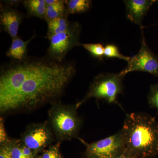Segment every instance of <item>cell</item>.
Wrapping results in <instances>:
<instances>
[{
	"mask_svg": "<svg viewBox=\"0 0 158 158\" xmlns=\"http://www.w3.org/2000/svg\"><path fill=\"white\" fill-rule=\"evenodd\" d=\"M127 18L132 22L142 27V22L150 8L156 1L154 0H126Z\"/></svg>",
	"mask_w": 158,
	"mask_h": 158,
	"instance_id": "9c48e42d",
	"label": "cell"
},
{
	"mask_svg": "<svg viewBox=\"0 0 158 158\" xmlns=\"http://www.w3.org/2000/svg\"><path fill=\"white\" fill-rule=\"evenodd\" d=\"M23 2L30 15L45 19L47 7L45 0H25Z\"/></svg>",
	"mask_w": 158,
	"mask_h": 158,
	"instance_id": "7c38bea8",
	"label": "cell"
},
{
	"mask_svg": "<svg viewBox=\"0 0 158 158\" xmlns=\"http://www.w3.org/2000/svg\"><path fill=\"white\" fill-rule=\"evenodd\" d=\"M64 1L59 0L53 5L47 6L45 20L47 21L67 16Z\"/></svg>",
	"mask_w": 158,
	"mask_h": 158,
	"instance_id": "9a60e30c",
	"label": "cell"
},
{
	"mask_svg": "<svg viewBox=\"0 0 158 158\" xmlns=\"http://www.w3.org/2000/svg\"><path fill=\"white\" fill-rule=\"evenodd\" d=\"M127 62V67L119 73L122 76L124 77L131 72L141 71L158 77L157 57L148 48L143 34L140 50L135 56L131 57Z\"/></svg>",
	"mask_w": 158,
	"mask_h": 158,
	"instance_id": "ba28073f",
	"label": "cell"
},
{
	"mask_svg": "<svg viewBox=\"0 0 158 158\" xmlns=\"http://www.w3.org/2000/svg\"><path fill=\"white\" fill-rule=\"evenodd\" d=\"M22 17L18 11L9 7L1 8L0 23L3 30L12 39L18 37Z\"/></svg>",
	"mask_w": 158,
	"mask_h": 158,
	"instance_id": "30bf717a",
	"label": "cell"
},
{
	"mask_svg": "<svg viewBox=\"0 0 158 158\" xmlns=\"http://www.w3.org/2000/svg\"><path fill=\"white\" fill-rule=\"evenodd\" d=\"M104 56L108 58H116L128 62L131 57L126 56L120 53L118 47L113 44H107L105 47Z\"/></svg>",
	"mask_w": 158,
	"mask_h": 158,
	"instance_id": "2e32d148",
	"label": "cell"
},
{
	"mask_svg": "<svg viewBox=\"0 0 158 158\" xmlns=\"http://www.w3.org/2000/svg\"><path fill=\"white\" fill-rule=\"evenodd\" d=\"M58 1L59 0H45V2L47 6H49L57 3Z\"/></svg>",
	"mask_w": 158,
	"mask_h": 158,
	"instance_id": "603a6c76",
	"label": "cell"
},
{
	"mask_svg": "<svg viewBox=\"0 0 158 158\" xmlns=\"http://www.w3.org/2000/svg\"><path fill=\"white\" fill-rule=\"evenodd\" d=\"M48 25L47 37L66 31L70 27L71 23L67 16L59 17L47 21Z\"/></svg>",
	"mask_w": 158,
	"mask_h": 158,
	"instance_id": "4fadbf2b",
	"label": "cell"
},
{
	"mask_svg": "<svg viewBox=\"0 0 158 158\" xmlns=\"http://www.w3.org/2000/svg\"><path fill=\"white\" fill-rule=\"evenodd\" d=\"M113 158H133V157L124 150L123 152L121 153Z\"/></svg>",
	"mask_w": 158,
	"mask_h": 158,
	"instance_id": "7402d4cb",
	"label": "cell"
},
{
	"mask_svg": "<svg viewBox=\"0 0 158 158\" xmlns=\"http://www.w3.org/2000/svg\"><path fill=\"white\" fill-rule=\"evenodd\" d=\"M61 142L58 141L56 144H52L47 149L42 152L40 158H62L60 152Z\"/></svg>",
	"mask_w": 158,
	"mask_h": 158,
	"instance_id": "ac0fdd59",
	"label": "cell"
},
{
	"mask_svg": "<svg viewBox=\"0 0 158 158\" xmlns=\"http://www.w3.org/2000/svg\"><path fill=\"white\" fill-rule=\"evenodd\" d=\"M71 62L26 59L1 69V114L31 110L62 95L76 73Z\"/></svg>",
	"mask_w": 158,
	"mask_h": 158,
	"instance_id": "6da1fadb",
	"label": "cell"
},
{
	"mask_svg": "<svg viewBox=\"0 0 158 158\" xmlns=\"http://www.w3.org/2000/svg\"><path fill=\"white\" fill-rule=\"evenodd\" d=\"M12 139H9L0 148V158H12L11 155V146Z\"/></svg>",
	"mask_w": 158,
	"mask_h": 158,
	"instance_id": "44dd1931",
	"label": "cell"
},
{
	"mask_svg": "<svg viewBox=\"0 0 158 158\" xmlns=\"http://www.w3.org/2000/svg\"><path fill=\"white\" fill-rule=\"evenodd\" d=\"M20 140L37 154L52 145L55 137L48 121L29 124L22 134Z\"/></svg>",
	"mask_w": 158,
	"mask_h": 158,
	"instance_id": "8992f818",
	"label": "cell"
},
{
	"mask_svg": "<svg viewBox=\"0 0 158 158\" xmlns=\"http://www.w3.org/2000/svg\"><path fill=\"white\" fill-rule=\"evenodd\" d=\"M148 100L150 106L156 109L158 112V83L150 86Z\"/></svg>",
	"mask_w": 158,
	"mask_h": 158,
	"instance_id": "ffe728a7",
	"label": "cell"
},
{
	"mask_svg": "<svg viewBox=\"0 0 158 158\" xmlns=\"http://www.w3.org/2000/svg\"><path fill=\"white\" fill-rule=\"evenodd\" d=\"M35 36L34 35L27 41H24L18 37L12 39L11 46L6 52V56L16 61H22L26 59L28 45Z\"/></svg>",
	"mask_w": 158,
	"mask_h": 158,
	"instance_id": "8fae6325",
	"label": "cell"
},
{
	"mask_svg": "<svg viewBox=\"0 0 158 158\" xmlns=\"http://www.w3.org/2000/svg\"><path fill=\"white\" fill-rule=\"evenodd\" d=\"M82 46L92 56L100 60L104 56L105 47L101 44H84Z\"/></svg>",
	"mask_w": 158,
	"mask_h": 158,
	"instance_id": "e0dca14e",
	"label": "cell"
},
{
	"mask_svg": "<svg viewBox=\"0 0 158 158\" xmlns=\"http://www.w3.org/2000/svg\"><path fill=\"white\" fill-rule=\"evenodd\" d=\"M81 29L78 23H72L66 31L49 37L48 58L57 62H63L69 51L80 45L79 39Z\"/></svg>",
	"mask_w": 158,
	"mask_h": 158,
	"instance_id": "5b68a950",
	"label": "cell"
},
{
	"mask_svg": "<svg viewBox=\"0 0 158 158\" xmlns=\"http://www.w3.org/2000/svg\"><path fill=\"white\" fill-rule=\"evenodd\" d=\"M124 150L133 158H151L158 155V122L145 113L127 114L121 130Z\"/></svg>",
	"mask_w": 158,
	"mask_h": 158,
	"instance_id": "7a4b0ae2",
	"label": "cell"
},
{
	"mask_svg": "<svg viewBox=\"0 0 158 158\" xmlns=\"http://www.w3.org/2000/svg\"><path fill=\"white\" fill-rule=\"evenodd\" d=\"M23 144L20 139H12L11 152L12 158H28L23 150Z\"/></svg>",
	"mask_w": 158,
	"mask_h": 158,
	"instance_id": "d6986e66",
	"label": "cell"
},
{
	"mask_svg": "<svg viewBox=\"0 0 158 158\" xmlns=\"http://www.w3.org/2000/svg\"><path fill=\"white\" fill-rule=\"evenodd\" d=\"M64 3L67 14H79L90 9L92 2L90 0H65Z\"/></svg>",
	"mask_w": 158,
	"mask_h": 158,
	"instance_id": "5bb4252c",
	"label": "cell"
},
{
	"mask_svg": "<svg viewBox=\"0 0 158 158\" xmlns=\"http://www.w3.org/2000/svg\"><path fill=\"white\" fill-rule=\"evenodd\" d=\"M123 78L119 73H102L97 76L90 84L86 96L76 104L77 108L91 98L118 105L117 97L123 90Z\"/></svg>",
	"mask_w": 158,
	"mask_h": 158,
	"instance_id": "277c9868",
	"label": "cell"
},
{
	"mask_svg": "<svg viewBox=\"0 0 158 158\" xmlns=\"http://www.w3.org/2000/svg\"><path fill=\"white\" fill-rule=\"evenodd\" d=\"M75 105L53 102L48 111V122L58 141L78 138L83 121Z\"/></svg>",
	"mask_w": 158,
	"mask_h": 158,
	"instance_id": "3957f363",
	"label": "cell"
},
{
	"mask_svg": "<svg viewBox=\"0 0 158 158\" xmlns=\"http://www.w3.org/2000/svg\"><path fill=\"white\" fill-rule=\"evenodd\" d=\"M81 139L86 146L85 158H113L124 151V144L121 131L107 138L92 143Z\"/></svg>",
	"mask_w": 158,
	"mask_h": 158,
	"instance_id": "52a82bcc",
	"label": "cell"
}]
</instances>
